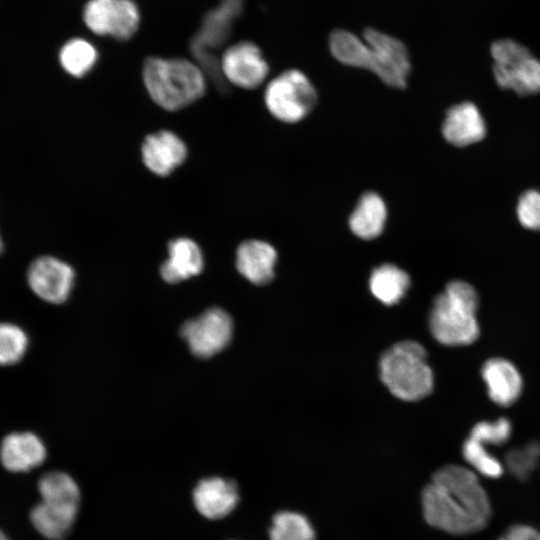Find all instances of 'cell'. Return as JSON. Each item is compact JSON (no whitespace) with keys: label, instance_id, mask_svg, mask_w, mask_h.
Masks as SVG:
<instances>
[{"label":"cell","instance_id":"obj_16","mask_svg":"<svg viewBox=\"0 0 540 540\" xmlns=\"http://www.w3.org/2000/svg\"><path fill=\"white\" fill-rule=\"evenodd\" d=\"M239 501L236 484L221 477L201 480L193 491L198 512L208 519H220L230 514Z\"/></svg>","mask_w":540,"mask_h":540},{"label":"cell","instance_id":"obj_13","mask_svg":"<svg viewBox=\"0 0 540 540\" xmlns=\"http://www.w3.org/2000/svg\"><path fill=\"white\" fill-rule=\"evenodd\" d=\"M188 150L174 132L160 130L147 135L141 145L142 161L153 174L165 177L184 163Z\"/></svg>","mask_w":540,"mask_h":540},{"label":"cell","instance_id":"obj_24","mask_svg":"<svg viewBox=\"0 0 540 540\" xmlns=\"http://www.w3.org/2000/svg\"><path fill=\"white\" fill-rule=\"evenodd\" d=\"M330 52L344 65L370 69V49L364 39L344 29L334 30L329 36Z\"/></svg>","mask_w":540,"mask_h":540},{"label":"cell","instance_id":"obj_5","mask_svg":"<svg viewBox=\"0 0 540 540\" xmlns=\"http://www.w3.org/2000/svg\"><path fill=\"white\" fill-rule=\"evenodd\" d=\"M242 10L243 0H221L217 8L205 15L200 30L191 40L190 49L196 64L221 93H226L229 88L216 52L228 39L232 23Z\"/></svg>","mask_w":540,"mask_h":540},{"label":"cell","instance_id":"obj_32","mask_svg":"<svg viewBox=\"0 0 540 540\" xmlns=\"http://www.w3.org/2000/svg\"><path fill=\"white\" fill-rule=\"evenodd\" d=\"M499 540H540V532L527 525H515L509 528Z\"/></svg>","mask_w":540,"mask_h":540},{"label":"cell","instance_id":"obj_26","mask_svg":"<svg viewBox=\"0 0 540 540\" xmlns=\"http://www.w3.org/2000/svg\"><path fill=\"white\" fill-rule=\"evenodd\" d=\"M270 540H314L315 531L302 514L281 511L273 517Z\"/></svg>","mask_w":540,"mask_h":540},{"label":"cell","instance_id":"obj_30","mask_svg":"<svg viewBox=\"0 0 540 540\" xmlns=\"http://www.w3.org/2000/svg\"><path fill=\"white\" fill-rule=\"evenodd\" d=\"M511 432V422L509 419L501 417L493 422L480 421L476 423L471 429L469 437L485 446H500L509 440Z\"/></svg>","mask_w":540,"mask_h":540},{"label":"cell","instance_id":"obj_7","mask_svg":"<svg viewBox=\"0 0 540 540\" xmlns=\"http://www.w3.org/2000/svg\"><path fill=\"white\" fill-rule=\"evenodd\" d=\"M264 101L275 118L285 123H296L314 109L317 92L303 72L289 69L268 83Z\"/></svg>","mask_w":540,"mask_h":540},{"label":"cell","instance_id":"obj_3","mask_svg":"<svg viewBox=\"0 0 540 540\" xmlns=\"http://www.w3.org/2000/svg\"><path fill=\"white\" fill-rule=\"evenodd\" d=\"M479 298L475 288L462 280L449 282L434 300L429 327L433 337L446 346H467L480 334L477 320Z\"/></svg>","mask_w":540,"mask_h":540},{"label":"cell","instance_id":"obj_4","mask_svg":"<svg viewBox=\"0 0 540 540\" xmlns=\"http://www.w3.org/2000/svg\"><path fill=\"white\" fill-rule=\"evenodd\" d=\"M380 374L390 392L405 401H417L428 396L434 386L426 351L412 340L400 341L382 355Z\"/></svg>","mask_w":540,"mask_h":540},{"label":"cell","instance_id":"obj_25","mask_svg":"<svg viewBox=\"0 0 540 540\" xmlns=\"http://www.w3.org/2000/svg\"><path fill=\"white\" fill-rule=\"evenodd\" d=\"M59 60L68 74L83 77L94 68L98 60V51L86 39L73 38L62 46Z\"/></svg>","mask_w":540,"mask_h":540},{"label":"cell","instance_id":"obj_6","mask_svg":"<svg viewBox=\"0 0 540 540\" xmlns=\"http://www.w3.org/2000/svg\"><path fill=\"white\" fill-rule=\"evenodd\" d=\"M493 73L497 84L519 95L540 92V61L522 44L501 39L491 45Z\"/></svg>","mask_w":540,"mask_h":540},{"label":"cell","instance_id":"obj_21","mask_svg":"<svg viewBox=\"0 0 540 540\" xmlns=\"http://www.w3.org/2000/svg\"><path fill=\"white\" fill-rule=\"evenodd\" d=\"M78 510L39 502L30 511L33 527L49 540H62L71 531Z\"/></svg>","mask_w":540,"mask_h":540},{"label":"cell","instance_id":"obj_17","mask_svg":"<svg viewBox=\"0 0 540 540\" xmlns=\"http://www.w3.org/2000/svg\"><path fill=\"white\" fill-rule=\"evenodd\" d=\"M444 138L456 147H465L482 140L486 134L484 119L470 102L452 106L442 126Z\"/></svg>","mask_w":540,"mask_h":540},{"label":"cell","instance_id":"obj_20","mask_svg":"<svg viewBox=\"0 0 540 540\" xmlns=\"http://www.w3.org/2000/svg\"><path fill=\"white\" fill-rule=\"evenodd\" d=\"M387 208L377 193L367 192L361 196L349 218L352 232L366 240L378 237L386 223Z\"/></svg>","mask_w":540,"mask_h":540},{"label":"cell","instance_id":"obj_2","mask_svg":"<svg viewBox=\"0 0 540 540\" xmlns=\"http://www.w3.org/2000/svg\"><path fill=\"white\" fill-rule=\"evenodd\" d=\"M142 79L151 99L167 111L181 110L206 91V76L195 61L186 58L148 57Z\"/></svg>","mask_w":540,"mask_h":540},{"label":"cell","instance_id":"obj_12","mask_svg":"<svg viewBox=\"0 0 540 540\" xmlns=\"http://www.w3.org/2000/svg\"><path fill=\"white\" fill-rule=\"evenodd\" d=\"M220 69L228 84L243 89L257 88L269 72L260 48L250 41H240L227 47L220 56Z\"/></svg>","mask_w":540,"mask_h":540},{"label":"cell","instance_id":"obj_18","mask_svg":"<svg viewBox=\"0 0 540 540\" xmlns=\"http://www.w3.org/2000/svg\"><path fill=\"white\" fill-rule=\"evenodd\" d=\"M204 266L199 245L188 237H178L168 243V258L160 267L167 283H178L198 275Z\"/></svg>","mask_w":540,"mask_h":540},{"label":"cell","instance_id":"obj_10","mask_svg":"<svg viewBox=\"0 0 540 540\" xmlns=\"http://www.w3.org/2000/svg\"><path fill=\"white\" fill-rule=\"evenodd\" d=\"M233 322L221 308H209L198 317L185 322L181 337L191 352L200 358H209L223 350L231 340Z\"/></svg>","mask_w":540,"mask_h":540},{"label":"cell","instance_id":"obj_8","mask_svg":"<svg viewBox=\"0 0 540 540\" xmlns=\"http://www.w3.org/2000/svg\"><path fill=\"white\" fill-rule=\"evenodd\" d=\"M83 21L98 36L126 41L138 31L141 14L134 0H88L83 8Z\"/></svg>","mask_w":540,"mask_h":540},{"label":"cell","instance_id":"obj_31","mask_svg":"<svg viewBox=\"0 0 540 540\" xmlns=\"http://www.w3.org/2000/svg\"><path fill=\"white\" fill-rule=\"evenodd\" d=\"M517 217L523 227L540 231V191L528 190L521 195L517 204Z\"/></svg>","mask_w":540,"mask_h":540},{"label":"cell","instance_id":"obj_9","mask_svg":"<svg viewBox=\"0 0 540 540\" xmlns=\"http://www.w3.org/2000/svg\"><path fill=\"white\" fill-rule=\"evenodd\" d=\"M370 48V71L386 85L403 89L407 85L411 64L406 46L397 38L374 28L363 32Z\"/></svg>","mask_w":540,"mask_h":540},{"label":"cell","instance_id":"obj_14","mask_svg":"<svg viewBox=\"0 0 540 540\" xmlns=\"http://www.w3.org/2000/svg\"><path fill=\"white\" fill-rule=\"evenodd\" d=\"M46 454L43 441L30 431L11 432L0 443V462L13 473L28 472L40 466Z\"/></svg>","mask_w":540,"mask_h":540},{"label":"cell","instance_id":"obj_1","mask_svg":"<svg viewBox=\"0 0 540 540\" xmlns=\"http://www.w3.org/2000/svg\"><path fill=\"white\" fill-rule=\"evenodd\" d=\"M422 507L429 525L456 535L480 531L491 517L477 475L458 465L445 466L433 475L422 492Z\"/></svg>","mask_w":540,"mask_h":540},{"label":"cell","instance_id":"obj_22","mask_svg":"<svg viewBox=\"0 0 540 540\" xmlns=\"http://www.w3.org/2000/svg\"><path fill=\"white\" fill-rule=\"evenodd\" d=\"M409 285L408 274L389 263L375 268L369 280L371 293L385 305L398 303L404 297Z\"/></svg>","mask_w":540,"mask_h":540},{"label":"cell","instance_id":"obj_28","mask_svg":"<svg viewBox=\"0 0 540 540\" xmlns=\"http://www.w3.org/2000/svg\"><path fill=\"white\" fill-rule=\"evenodd\" d=\"M462 454L465 461L480 474L497 478L503 474L504 466L486 446L470 437L464 442Z\"/></svg>","mask_w":540,"mask_h":540},{"label":"cell","instance_id":"obj_11","mask_svg":"<svg viewBox=\"0 0 540 540\" xmlns=\"http://www.w3.org/2000/svg\"><path fill=\"white\" fill-rule=\"evenodd\" d=\"M26 279L29 289L39 299L59 305L71 293L75 272L68 263L56 257L41 256L29 265Z\"/></svg>","mask_w":540,"mask_h":540},{"label":"cell","instance_id":"obj_15","mask_svg":"<svg viewBox=\"0 0 540 540\" xmlns=\"http://www.w3.org/2000/svg\"><path fill=\"white\" fill-rule=\"evenodd\" d=\"M487 394L495 404L508 407L514 404L523 391V378L517 367L501 357L490 358L481 368Z\"/></svg>","mask_w":540,"mask_h":540},{"label":"cell","instance_id":"obj_19","mask_svg":"<svg viewBox=\"0 0 540 540\" xmlns=\"http://www.w3.org/2000/svg\"><path fill=\"white\" fill-rule=\"evenodd\" d=\"M277 261L275 248L261 240L242 242L236 252V267L250 282L256 285L267 284L274 277Z\"/></svg>","mask_w":540,"mask_h":540},{"label":"cell","instance_id":"obj_23","mask_svg":"<svg viewBox=\"0 0 540 540\" xmlns=\"http://www.w3.org/2000/svg\"><path fill=\"white\" fill-rule=\"evenodd\" d=\"M38 491L43 502L79 509V487L74 479L64 472L44 474L38 481Z\"/></svg>","mask_w":540,"mask_h":540},{"label":"cell","instance_id":"obj_29","mask_svg":"<svg viewBox=\"0 0 540 540\" xmlns=\"http://www.w3.org/2000/svg\"><path fill=\"white\" fill-rule=\"evenodd\" d=\"M540 460V443L532 442L510 450L505 456L508 471L520 480H525Z\"/></svg>","mask_w":540,"mask_h":540},{"label":"cell","instance_id":"obj_34","mask_svg":"<svg viewBox=\"0 0 540 540\" xmlns=\"http://www.w3.org/2000/svg\"><path fill=\"white\" fill-rule=\"evenodd\" d=\"M2 249H3V243H2V240H1V237H0V253H1Z\"/></svg>","mask_w":540,"mask_h":540},{"label":"cell","instance_id":"obj_27","mask_svg":"<svg viewBox=\"0 0 540 540\" xmlns=\"http://www.w3.org/2000/svg\"><path fill=\"white\" fill-rule=\"evenodd\" d=\"M26 331L12 322H0V366L18 364L29 348Z\"/></svg>","mask_w":540,"mask_h":540},{"label":"cell","instance_id":"obj_33","mask_svg":"<svg viewBox=\"0 0 540 540\" xmlns=\"http://www.w3.org/2000/svg\"><path fill=\"white\" fill-rule=\"evenodd\" d=\"M0 540H8L7 536L2 530H0Z\"/></svg>","mask_w":540,"mask_h":540}]
</instances>
